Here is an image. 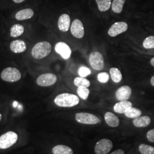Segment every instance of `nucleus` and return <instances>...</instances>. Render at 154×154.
<instances>
[{"mask_svg": "<svg viewBox=\"0 0 154 154\" xmlns=\"http://www.w3.org/2000/svg\"><path fill=\"white\" fill-rule=\"evenodd\" d=\"M55 104L62 107H71L78 105L79 99L77 95L69 93H62L56 97Z\"/></svg>", "mask_w": 154, "mask_h": 154, "instance_id": "f257e3e1", "label": "nucleus"}, {"mask_svg": "<svg viewBox=\"0 0 154 154\" xmlns=\"http://www.w3.org/2000/svg\"><path fill=\"white\" fill-rule=\"evenodd\" d=\"M51 45L49 42L42 41L35 45L32 50V55L35 59H42L49 54Z\"/></svg>", "mask_w": 154, "mask_h": 154, "instance_id": "f03ea898", "label": "nucleus"}, {"mask_svg": "<svg viewBox=\"0 0 154 154\" xmlns=\"http://www.w3.org/2000/svg\"><path fill=\"white\" fill-rule=\"evenodd\" d=\"M1 78L3 81L6 82H15L21 79V73L17 68L9 67L2 72Z\"/></svg>", "mask_w": 154, "mask_h": 154, "instance_id": "7ed1b4c3", "label": "nucleus"}, {"mask_svg": "<svg viewBox=\"0 0 154 154\" xmlns=\"http://www.w3.org/2000/svg\"><path fill=\"white\" fill-rule=\"evenodd\" d=\"M18 135L16 132L9 131L0 137V149H6L16 143Z\"/></svg>", "mask_w": 154, "mask_h": 154, "instance_id": "20e7f679", "label": "nucleus"}, {"mask_svg": "<svg viewBox=\"0 0 154 154\" xmlns=\"http://www.w3.org/2000/svg\"><path fill=\"white\" fill-rule=\"evenodd\" d=\"M89 62L94 70H102L105 66V62L102 54L98 51H94L89 57Z\"/></svg>", "mask_w": 154, "mask_h": 154, "instance_id": "39448f33", "label": "nucleus"}, {"mask_svg": "<svg viewBox=\"0 0 154 154\" xmlns=\"http://www.w3.org/2000/svg\"><path fill=\"white\" fill-rule=\"evenodd\" d=\"M77 122L86 125H95L100 122V120L97 116L87 112H79L75 115Z\"/></svg>", "mask_w": 154, "mask_h": 154, "instance_id": "423d86ee", "label": "nucleus"}, {"mask_svg": "<svg viewBox=\"0 0 154 154\" xmlns=\"http://www.w3.org/2000/svg\"><path fill=\"white\" fill-rule=\"evenodd\" d=\"M113 147V144L108 139H102L96 143L95 146V152L96 154H108Z\"/></svg>", "mask_w": 154, "mask_h": 154, "instance_id": "0eeeda50", "label": "nucleus"}, {"mask_svg": "<svg viewBox=\"0 0 154 154\" xmlns=\"http://www.w3.org/2000/svg\"><path fill=\"white\" fill-rule=\"evenodd\" d=\"M57 78L55 74L51 73H46L39 75L37 79V85L47 87L54 85L57 82Z\"/></svg>", "mask_w": 154, "mask_h": 154, "instance_id": "6e6552de", "label": "nucleus"}, {"mask_svg": "<svg viewBox=\"0 0 154 154\" xmlns=\"http://www.w3.org/2000/svg\"><path fill=\"white\" fill-rule=\"evenodd\" d=\"M128 29V25L125 22H117L114 23L109 30V35L114 37L118 35L124 33Z\"/></svg>", "mask_w": 154, "mask_h": 154, "instance_id": "1a4fd4ad", "label": "nucleus"}, {"mask_svg": "<svg viewBox=\"0 0 154 154\" xmlns=\"http://www.w3.org/2000/svg\"><path fill=\"white\" fill-rule=\"evenodd\" d=\"M70 31L72 35L77 38H82L84 36L85 31L82 22L78 19L75 20L72 23Z\"/></svg>", "mask_w": 154, "mask_h": 154, "instance_id": "9d476101", "label": "nucleus"}, {"mask_svg": "<svg viewBox=\"0 0 154 154\" xmlns=\"http://www.w3.org/2000/svg\"><path fill=\"white\" fill-rule=\"evenodd\" d=\"M55 51L65 59H69L72 54V50L68 45L63 42H60L56 44L55 46Z\"/></svg>", "mask_w": 154, "mask_h": 154, "instance_id": "9b49d317", "label": "nucleus"}, {"mask_svg": "<svg viewBox=\"0 0 154 154\" xmlns=\"http://www.w3.org/2000/svg\"><path fill=\"white\" fill-rule=\"evenodd\" d=\"M131 88L128 86H123L118 88L116 92V99L119 101L127 100L131 94Z\"/></svg>", "mask_w": 154, "mask_h": 154, "instance_id": "f8f14e48", "label": "nucleus"}, {"mask_svg": "<svg viewBox=\"0 0 154 154\" xmlns=\"http://www.w3.org/2000/svg\"><path fill=\"white\" fill-rule=\"evenodd\" d=\"M10 49L14 53H22L26 51L27 46L26 43L21 39L14 40L10 44Z\"/></svg>", "mask_w": 154, "mask_h": 154, "instance_id": "ddd939ff", "label": "nucleus"}, {"mask_svg": "<svg viewBox=\"0 0 154 154\" xmlns=\"http://www.w3.org/2000/svg\"><path fill=\"white\" fill-rule=\"evenodd\" d=\"M70 26V18L67 14H63L60 17L58 21V26L59 29L63 32H66L68 31Z\"/></svg>", "mask_w": 154, "mask_h": 154, "instance_id": "4468645a", "label": "nucleus"}, {"mask_svg": "<svg viewBox=\"0 0 154 154\" xmlns=\"http://www.w3.org/2000/svg\"><path fill=\"white\" fill-rule=\"evenodd\" d=\"M132 107V103L130 101L123 100L116 103L114 106V110L115 112L119 114H125L128 109Z\"/></svg>", "mask_w": 154, "mask_h": 154, "instance_id": "2eb2a0df", "label": "nucleus"}, {"mask_svg": "<svg viewBox=\"0 0 154 154\" xmlns=\"http://www.w3.org/2000/svg\"><path fill=\"white\" fill-rule=\"evenodd\" d=\"M34 14V11L32 9L27 8L18 11L16 14L15 17L18 21H23L33 17Z\"/></svg>", "mask_w": 154, "mask_h": 154, "instance_id": "dca6fc26", "label": "nucleus"}, {"mask_svg": "<svg viewBox=\"0 0 154 154\" xmlns=\"http://www.w3.org/2000/svg\"><path fill=\"white\" fill-rule=\"evenodd\" d=\"M105 120L106 123L112 127H116L119 125L118 117L111 112H107L105 114Z\"/></svg>", "mask_w": 154, "mask_h": 154, "instance_id": "f3484780", "label": "nucleus"}, {"mask_svg": "<svg viewBox=\"0 0 154 154\" xmlns=\"http://www.w3.org/2000/svg\"><path fill=\"white\" fill-rule=\"evenodd\" d=\"M133 124L137 127H145L148 126L151 123V119L147 116H139L133 121Z\"/></svg>", "mask_w": 154, "mask_h": 154, "instance_id": "a211bd4d", "label": "nucleus"}, {"mask_svg": "<svg viewBox=\"0 0 154 154\" xmlns=\"http://www.w3.org/2000/svg\"><path fill=\"white\" fill-rule=\"evenodd\" d=\"M52 152L53 154H73L72 149L64 145L56 146L52 149Z\"/></svg>", "mask_w": 154, "mask_h": 154, "instance_id": "6ab92c4d", "label": "nucleus"}, {"mask_svg": "<svg viewBox=\"0 0 154 154\" xmlns=\"http://www.w3.org/2000/svg\"><path fill=\"white\" fill-rule=\"evenodd\" d=\"M25 28L21 24H15L11 28V36L12 37H18L24 33Z\"/></svg>", "mask_w": 154, "mask_h": 154, "instance_id": "aec40b11", "label": "nucleus"}, {"mask_svg": "<svg viewBox=\"0 0 154 154\" xmlns=\"http://www.w3.org/2000/svg\"><path fill=\"white\" fill-rule=\"evenodd\" d=\"M126 0H114L111 4L112 10L114 13L119 14L121 13Z\"/></svg>", "mask_w": 154, "mask_h": 154, "instance_id": "412c9836", "label": "nucleus"}, {"mask_svg": "<svg viewBox=\"0 0 154 154\" xmlns=\"http://www.w3.org/2000/svg\"><path fill=\"white\" fill-rule=\"evenodd\" d=\"M110 74L112 80L114 82L119 83L121 81L122 75L121 72H120V70L118 69L116 67H112L110 69Z\"/></svg>", "mask_w": 154, "mask_h": 154, "instance_id": "4be33fe9", "label": "nucleus"}, {"mask_svg": "<svg viewBox=\"0 0 154 154\" xmlns=\"http://www.w3.org/2000/svg\"><path fill=\"white\" fill-rule=\"evenodd\" d=\"M99 11H107L110 8L111 5V0H95Z\"/></svg>", "mask_w": 154, "mask_h": 154, "instance_id": "5701e85b", "label": "nucleus"}, {"mask_svg": "<svg viewBox=\"0 0 154 154\" xmlns=\"http://www.w3.org/2000/svg\"><path fill=\"white\" fill-rule=\"evenodd\" d=\"M125 116L127 118H138L139 116H140L142 114V111L141 110L135 108V107H130L126 111L125 113Z\"/></svg>", "mask_w": 154, "mask_h": 154, "instance_id": "b1692460", "label": "nucleus"}, {"mask_svg": "<svg viewBox=\"0 0 154 154\" xmlns=\"http://www.w3.org/2000/svg\"><path fill=\"white\" fill-rule=\"evenodd\" d=\"M74 83L78 88L79 87L88 88L90 86V82L87 79L83 77L75 78L74 80Z\"/></svg>", "mask_w": 154, "mask_h": 154, "instance_id": "393cba45", "label": "nucleus"}, {"mask_svg": "<svg viewBox=\"0 0 154 154\" xmlns=\"http://www.w3.org/2000/svg\"><path fill=\"white\" fill-rule=\"evenodd\" d=\"M139 151L141 154H154V147L145 144H142L139 146Z\"/></svg>", "mask_w": 154, "mask_h": 154, "instance_id": "a878e982", "label": "nucleus"}, {"mask_svg": "<svg viewBox=\"0 0 154 154\" xmlns=\"http://www.w3.org/2000/svg\"><path fill=\"white\" fill-rule=\"evenodd\" d=\"M77 93L82 99L86 100L88 98L90 91L88 88L79 87L77 88Z\"/></svg>", "mask_w": 154, "mask_h": 154, "instance_id": "bb28decb", "label": "nucleus"}, {"mask_svg": "<svg viewBox=\"0 0 154 154\" xmlns=\"http://www.w3.org/2000/svg\"><path fill=\"white\" fill-rule=\"evenodd\" d=\"M143 47L146 49H154V36H149L144 40Z\"/></svg>", "mask_w": 154, "mask_h": 154, "instance_id": "cd10ccee", "label": "nucleus"}, {"mask_svg": "<svg viewBox=\"0 0 154 154\" xmlns=\"http://www.w3.org/2000/svg\"><path fill=\"white\" fill-rule=\"evenodd\" d=\"M91 74L90 69L85 66H81L78 69V74L80 75V77H85L88 76Z\"/></svg>", "mask_w": 154, "mask_h": 154, "instance_id": "c85d7f7f", "label": "nucleus"}, {"mask_svg": "<svg viewBox=\"0 0 154 154\" xmlns=\"http://www.w3.org/2000/svg\"><path fill=\"white\" fill-rule=\"evenodd\" d=\"M97 78H98V81L100 82L105 83L109 81L110 77H109V75L108 73H107L106 72H100L98 74V75L97 76Z\"/></svg>", "mask_w": 154, "mask_h": 154, "instance_id": "c756f323", "label": "nucleus"}, {"mask_svg": "<svg viewBox=\"0 0 154 154\" xmlns=\"http://www.w3.org/2000/svg\"><path fill=\"white\" fill-rule=\"evenodd\" d=\"M147 138L149 142H154V128L149 130L147 132Z\"/></svg>", "mask_w": 154, "mask_h": 154, "instance_id": "7c9ffc66", "label": "nucleus"}, {"mask_svg": "<svg viewBox=\"0 0 154 154\" xmlns=\"http://www.w3.org/2000/svg\"><path fill=\"white\" fill-rule=\"evenodd\" d=\"M110 154H125V152L121 149H118Z\"/></svg>", "mask_w": 154, "mask_h": 154, "instance_id": "2f4dec72", "label": "nucleus"}, {"mask_svg": "<svg viewBox=\"0 0 154 154\" xmlns=\"http://www.w3.org/2000/svg\"><path fill=\"white\" fill-rule=\"evenodd\" d=\"M13 2H14L15 3H17V4H20V3H21V2H23V1H25V0H13Z\"/></svg>", "mask_w": 154, "mask_h": 154, "instance_id": "473e14b6", "label": "nucleus"}, {"mask_svg": "<svg viewBox=\"0 0 154 154\" xmlns=\"http://www.w3.org/2000/svg\"><path fill=\"white\" fill-rule=\"evenodd\" d=\"M151 83L154 87V75L151 79Z\"/></svg>", "mask_w": 154, "mask_h": 154, "instance_id": "72a5a7b5", "label": "nucleus"}, {"mask_svg": "<svg viewBox=\"0 0 154 154\" xmlns=\"http://www.w3.org/2000/svg\"><path fill=\"white\" fill-rule=\"evenodd\" d=\"M150 63H151V65L152 66H154V58L151 59V60L150 61Z\"/></svg>", "mask_w": 154, "mask_h": 154, "instance_id": "f704fd0d", "label": "nucleus"}, {"mask_svg": "<svg viewBox=\"0 0 154 154\" xmlns=\"http://www.w3.org/2000/svg\"><path fill=\"white\" fill-rule=\"evenodd\" d=\"M1 119H2V115H1V113H0V122L1 121Z\"/></svg>", "mask_w": 154, "mask_h": 154, "instance_id": "c9c22d12", "label": "nucleus"}]
</instances>
